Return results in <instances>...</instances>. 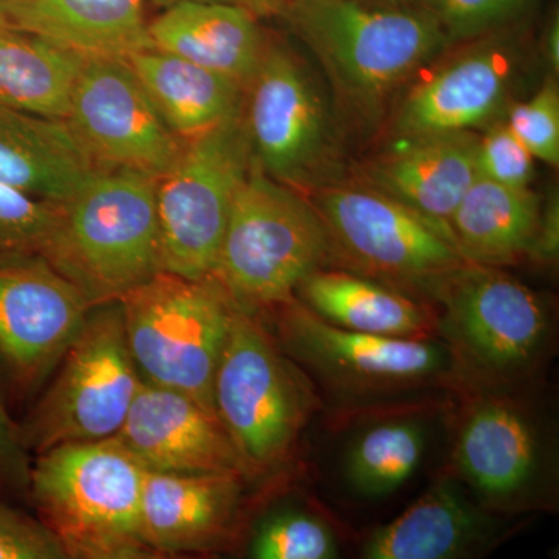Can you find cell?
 Returning a JSON list of instances; mask_svg holds the SVG:
<instances>
[{"label": "cell", "mask_w": 559, "mask_h": 559, "mask_svg": "<svg viewBox=\"0 0 559 559\" xmlns=\"http://www.w3.org/2000/svg\"><path fill=\"white\" fill-rule=\"evenodd\" d=\"M66 124L98 170L159 179L183 148L124 60L84 62Z\"/></svg>", "instance_id": "cell-13"}, {"label": "cell", "mask_w": 559, "mask_h": 559, "mask_svg": "<svg viewBox=\"0 0 559 559\" xmlns=\"http://www.w3.org/2000/svg\"><path fill=\"white\" fill-rule=\"evenodd\" d=\"M148 31L154 49L219 73L245 90L267 49L257 17L226 3H173L150 22Z\"/></svg>", "instance_id": "cell-22"}, {"label": "cell", "mask_w": 559, "mask_h": 559, "mask_svg": "<svg viewBox=\"0 0 559 559\" xmlns=\"http://www.w3.org/2000/svg\"><path fill=\"white\" fill-rule=\"evenodd\" d=\"M407 94L396 128L404 139L465 132L488 120L520 64V40L509 28L466 40Z\"/></svg>", "instance_id": "cell-16"}, {"label": "cell", "mask_w": 559, "mask_h": 559, "mask_svg": "<svg viewBox=\"0 0 559 559\" xmlns=\"http://www.w3.org/2000/svg\"><path fill=\"white\" fill-rule=\"evenodd\" d=\"M479 178L511 189H528L535 157L522 145L507 123L489 130L477 143Z\"/></svg>", "instance_id": "cell-33"}, {"label": "cell", "mask_w": 559, "mask_h": 559, "mask_svg": "<svg viewBox=\"0 0 559 559\" xmlns=\"http://www.w3.org/2000/svg\"><path fill=\"white\" fill-rule=\"evenodd\" d=\"M329 253L319 213L253 160L231 205L212 275L230 304L253 316L289 304Z\"/></svg>", "instance_id": "cell-4"}, {"label": "cell", "mask_w": 559, "mask_h": 559, "mask_svg": "<svg viewBox=\"0 0 559 559\" xmlns=\"http://www.w3.org/2000/svg\"><path fill=\"white\" fill-rule=\"evenodd\" d=\"M0 559H69L40 521L0 500Z\"/></svg>", "instance_id": "cell-34"}, {"label": "cell", "mask_w": 559, "mask_h": 559, "mask_svg": "<svg viewBox=\"0 0 559 559\" xmlns=\"http://www.w3.org/2000/svg\"><path fill=\"white\" fill-rule=\"evenodd\" d=\"M92 310L39 253L0 255V360L21 388L60 364Z\"/></svg>", "instance_id": "cell-14"}, {"label": "cell", "mask_w": 559, "mask_h": 559, "mask_svg": "<svg viewBox=\"0 0 559 559\" xmlns=\"http://www.w3.org/2000/svg\"><path fill=\"white\" fill-rule=\"evenodd\" d=\"M320 201L330 250L377 282L432 294L466 263L450 229L381 191L329 190Z\"/></svg>", "instance_id": "cell-12"}, {"label": "cell", "mask_w": 559, "mask_h": 559, "mask_svg": "<svg viewBox=\"0 0 559 559\" xmlns=\"http://www.w3.org/2000/svg\"><path fill=\"white\" fill-rule=\"evenodd\" d=\"M477 143L469 131L404 139L370 176L378 191L451 230L452 215L479 179Z\"/></svg>", "instance_id": "cell-20"}, {"label": "cell", "mask_w": 559, "mask_h": 559, "mask_svg": "<svg viewBox=\"0 0 559 559\" xmlns=\"http://www.w3.org/2000/svg\"><path fill=\"white\" fill-rule=\"evenodd\" d=\"M428 432L417 418H392L364 430L345 460V479L366 500L395 495L417 473Z\"/></svg>", "instance_id": "cell-28"}, {"label": "cell", "mask_w": 559, "mask_h": 559, "mask_svg": "<svg viewBox=\"0 0 559 559\" xmlns=\"http://www.w3.org/2000/svg\"><path fill=\"white\" fill-rule=\"evenodd\" d=\"M31 469L20 426L14 425L0 396V485L28 488Z\"/></svg>", "instance_id": "cell-35"}, {"label": "cell", "mask_w": 559, "mask_h": 559, "mask_svg": "<svg viewBox=\"0 0 559 559\" xmlns=\"http://www.w3.org/2000/svg\"><path fill=\"white\" fill-rule=\"evenodd\" d=\"M245 98L257 167L277 182L305 178L325 143V114L300 62L288 50L267 46Z\"/></svg>", "instance_id": "cell-15"}, {"label": "cell", "mask_w": 559, "mask_h": 559, "mask_svg": "<svg viewBox=\"0 0 559 559\" xmlns=\"http://www.w3.org/2000/svg\"><path fill=\"white\" fill-rule=\"evenodd\" d=\"M119 304L143 381L183 393L216 417L213 382L234 311L218 283L160 271Z\"/></svg>", "instance_id": "cell-7"}, {"label": "cell", "mask_w": 559, "mask_h": 559, "mask_svg": "<svg viewBox=\"0 0 559 559\" xmlns=\"http://www.w3.org/2000/svg\"><path fill=\"white\" fill-rule=\"evenodd\" d=\"M246 481L234 473L145 471L140 520L150 549L207 555L237 547L245 532Z\"/></svg>", "instance_id": "cell-17"}, {"label": "cell", "mask_w": 559, "mask_h": 559, "mask_svg": "<svg viewBox=\"0 0 559 559\" xmlns=\"http://www.w3.org/2000/svg\"><path fill=\"white\" fill-rule=\"evenodd\" d=\"M124 61L164 123L183 142L237 116L245 105L240 84L175 55L150 49Z\"/></svg>", "instance_id": "cell-25"}, {"label": "cell", "mask_w": 559, "mask_h": 559, "mask_svg": "<svg viewBox=\"0 0 559 559\" xmlns=\"http://www.w3.org/2000/svg\"><path fill=\"white\" fill-rule=\"evenodd\" d=\"M0 28H11L9 17H7L5 9H3V0H0Z\"/></svg>", "instance_id": "cell-40"}, {"label": "cell", "mask_w": 559, "mask_h": 559, "mask_svg": "<svg viewBox=\"0 0 559 559\" xmlns=\"http://www.w3.org/2000/svg\"><path fill=\"white\" fill-rule=\"evenodd\" d=\"M252 167L242 110L183 143L178 160L156 182L160 271L212 278L231 205Z\"/></svg>", "instance_id": "cell-9"}, {"label": "cell", "mask_w": 559, "mask_h": 559, "mask_svg": "<svg viewBox=\"0 0 559 559\" xmlns=\"http://www.w3.org/2000/svg\"><path fill=\"white\" fill-rule=\"evenodd\" d=\"M150 559H210L205 555H164L156 554Z\"/></svg>", "instance_id": "cell-38"}, {"label": "cell", "mask_w": 559, "mask_h": 559, "mask_svg": "<svg viewBox=\"0 0 559 559\" xmlns=\"http://www.w3.org/2000/svg\"><path fill=\"white\" fill-rule=\"evenodd\" d=\"M157 179L106 171L61 204L39 255L92 308L119 304L160 272Z\"/></svg>", "instance_id": "cell-1"}, {"label": "cell", "mask_w": 559, "mask_h": 559, "mask_svg": "<svg viewBox=\"0 0 559 559\" xmlns=\"http://www.w3.org/2000/svg\"><path fill=\"white\" fill-rule=\"evenodd\" d=\"M84 62L50 40L0 28V105L64 121Z\"/></svg>", "instance_id": "cell-27"}, {"label": "cell", "mask_w": 559, "mask_h": 559, "mask_svg": "<svg viewBox=\"0 0 559 559\" xmlns=\"http://www.w3.org/2000/svg\"><path fill=\"white\" fill-rule=\"evenodd\" d=\"M543 212L530 189L477 179L452 215L450 227L463 260L496 267L535 255Z\"/></svg>", "instance_id": "cell-26"}, {"label": "cell", "mask_w": 559, "mask_h": 559, "mask_svg": "<svg viewBox=\"0 0 559 559\" xmlns=\"http://www.w3.org/2000/svg\"><path fill=\"white\" fill-rule=\"evenodd\" d=\"M117 440L145 471L246 477L219 419L190 396L143 381Z\"/></svg>", "instance_id": "cell-19"}, {"label": "cell", "mask_w": 559, "mask_h": 559, "mask_svg": "<svg viewBox=\"0 0 559 559\" xmlns=\"http://www.w3.org/2000/svg\"><path fill=\"white\" fill-rule=\"evenodd\" d=\"M507 127L535 159L558 165L559 94L555 80L547 79L528 102L514 106Z\"/></svg>", "instance_id": "cell-32"}, {"label": "cell", "mask_w": 559, "mask_h": 559, "mask_svg": "<svg viewBox=\"0 0 559 559\" xmlns=\"http://www.w3.org/2000/svg\"><path fill=\"white\" fill-rule=\"evenodd\" d=\"M61 204L0 183V255L39 253L60 216Z\"/></svg>", "instance_id": "cell-31"}, {"label": "cell", "mask_w": 559, "mask_h": 559, "mask_svg": "<svg viewBox=\"0 0 559 559\" xmlns=\"http://www.w3.org/2000/svg\"><path fill=\"white\" fill-rule=\"evenodd\" d=\"M544 55L549 61L550 68L558 72L559 68V21L558 16L551 17L544 33Z\"/></svg>", "instance_id": "cell-37"}, {"label": "cell", "mask_w": 559, "mask_h": 559, "mask_svg": "<svg viewBox=\"0 0 559 559\" xmlns=\"http://www.w3.org/2000/svg\"><path fill=\"white\" fill-rule=\"evenodd\" d=\"M100 173L66 121L0 105L2 186L64 204Z\"/></svg>", "instance_id": "cell-23"}, {"label": "cell", "mask_w": 559, "mask_h": 559, "mask_svg": "<svg viewBox=\"0 0 559 559\" xmlns=\"http://www.w3.org/2000/svg\"><path fill=\"white\" fill-rule=\"evenodd\" d=\"M10 27L80 57L128 60L154 49L145 0H3Z\"/></svg>", "instance_id": "cell-21"}, {"label": "cell", "mask_w": 559, "mask_h": 559, "mask_svg": "<svg viewBox=\"0 0 559 559\" xmlns=\"http://www.w3.org/2000/svg\"><path fill=\"white\" fill-rule=\"evenodd\" d=\"M145 469L117 439L38 455L28 489L69 559H150L140 507Z\"/></svg>", "instance_id": "cell-2"}, {"label": "cell", "mask_w": 559, "mask_h": 559, "mask_svg": "<svg viewBox=\"0 0 559 559\" xmlns=\"http://www.w3.org/2000/svg\"><path fill=\"white\" fill-rule=\"evenodd\" d=\"M455 479L491 513L516 518L557 509L549 451L540 425L511 389L460 384Z\"/></svg>", "instance_id": "cell-10"}, {"label": "cell", "mask_w": 559, "mask_h": 559, "mask_svg": "<svg viewBox=\"0 0 559 559\" xmlns=\"http://www.w3.org/2000/svg\"><path fill=\"white\" fill-rule=\"evenodd\" d=\"M297 293L304 307L331 325L404 340H439L437 312L392 286L342 271L318 270Z\"/></svg>", "instance_id": "cell-24"}, {"label": "cell", "mask_w": 559, "mask_h": 559, "mask_svg": "<svg viewBox=\"0 0 559 559\" xmlns=\"http://www.w3.org/2000/svg\"><path fill=\"white\" fill-rule=\"evenodd\" d=\"M533 0H428V9L443 32L448 46L509 28Z\"/></svg>", "instance_id": "cell-30"}, {"label": "cell", "mask_w": 559, "mask_h": 559, "mask_svg": "<svg viewBox=\"0 0 559 559\" xmlns=\"http://www.w3.org/2000/svg\"><path fill=\"white\" fill-rule=\"evenodd\" d=\"M280 308L282 348L337 392L370 396L459 385L450 349L440 340L355 333L331 325L296 300Z\"/></svg>", "instance_id": "cell-11"}, {"label": "cell", "mask_w": 559, "mask_h": 559, "mask_svg": "<svg viewBox=\"0 0 559 559\" xmlns=\"http://www.w3.org/2000/svg\"><path fill=\"white\" fill-rule=\"evenodd\" d=\"M157 7H170L173 3L183 2V0H153ZM197 2L226 3V5L240 7L248 10L253 16H267V14H280L289 0H197Z\"/></svg>", "instance_id": "cell-36"}, {"label": "cell", "mask_w": 559, "mask_h": 559, "mask_svg": "<svg viewBox=\"0 0 559 559\" xmlns=\"http://www.w3.org/2000/svg\"><path fill=\"white\" fill-rule=\"evenodd\" d=\"M288 21L334 81L364 105L380 100L448 46L425 7L364 0H289Z\"/></svg>", "instance_id": "cell-6"}, {"label": "cell", "mask_w": 559, "mask_h": 559, "mask_svg": "<svg viewBox=\"0 0 559 559\" xmlns=\"http://www.w3.org/2000/svg\"><path fill=\"white\" fill-rule=\"evenodd\" d=\"M348 535L316 503L271 511L250 535L249 559H347Z\"/></svg>", "instance_id": "cell-29"}, {"label": "cell", "mask_w": 559, "mask_h": 559, "mask_svg": "<svg viewBox=\"0 0 559 559\" xmlns=\"http://www.w3.org/2000/svg\"><path fill=\"white\" fill-rule=\"evenodd\" d=\"M213 406L248 480H253L289 462L320 400L310 378L260 320L234 307L213 382Z\"/></svg>", "instance_id": "cell-3"}, {"label": "cell", "mask_w": 559, "mask_h": 559, "mask_svg": "<svg viewBox=\"0 0 559 559\" xmlns=\"http://www.w3.org/2000/svg\"><path fill=\"white\" fill-rule=\"evenodd\" d=\"M521 525L485 510L454 476H443L374 528L356 559H484Z\"/></svg>", "instance_id": "cell-18"}, {"label": "cell", "mask_w": 559, "mask_h": 559, "mask_svg": "<svg viewBox=\"0 0 559 559\" xmlns=\"http://www.w3.org/2000/svg\"><path fill=\"white\" fill-rule=\"evenodd\" d=\"M364 2L378 3V5H404L406 0H364Z\"/></svg>", "instance_id": "cell-39"}, {"label": "cell", "mask_w": 559, "mask_h": 559, "mask_svg": "<svg viewBox=\"0 0 559 559\" xmlns=\"http://www.w3.org/2000/svg\"><path fill=\"white\" fill-rule=\"evenodd\" d=\"M58 366L57 378L20 428L25 450L39 455L64 444L116 439L143 384L120 304L94 308Z\"/></svg>", "instance_id": "cell-8"}, {"label": "cell", "mask_w": 559, "mask_h": 559, "mask_svg": "<svg viewBox=\"0 0 559 559\" xmlns=\"http://www.w3.org/2000/svg\"><path fill=\"white\" fill-rule=\"evenodd\" d=\"M440 304L439 340L450 349L459 385L514 389L549 349L543 299L496 267L466 261L430 294Z\"/></svg>", "instance_id": "cell-5"}]
</instances>
